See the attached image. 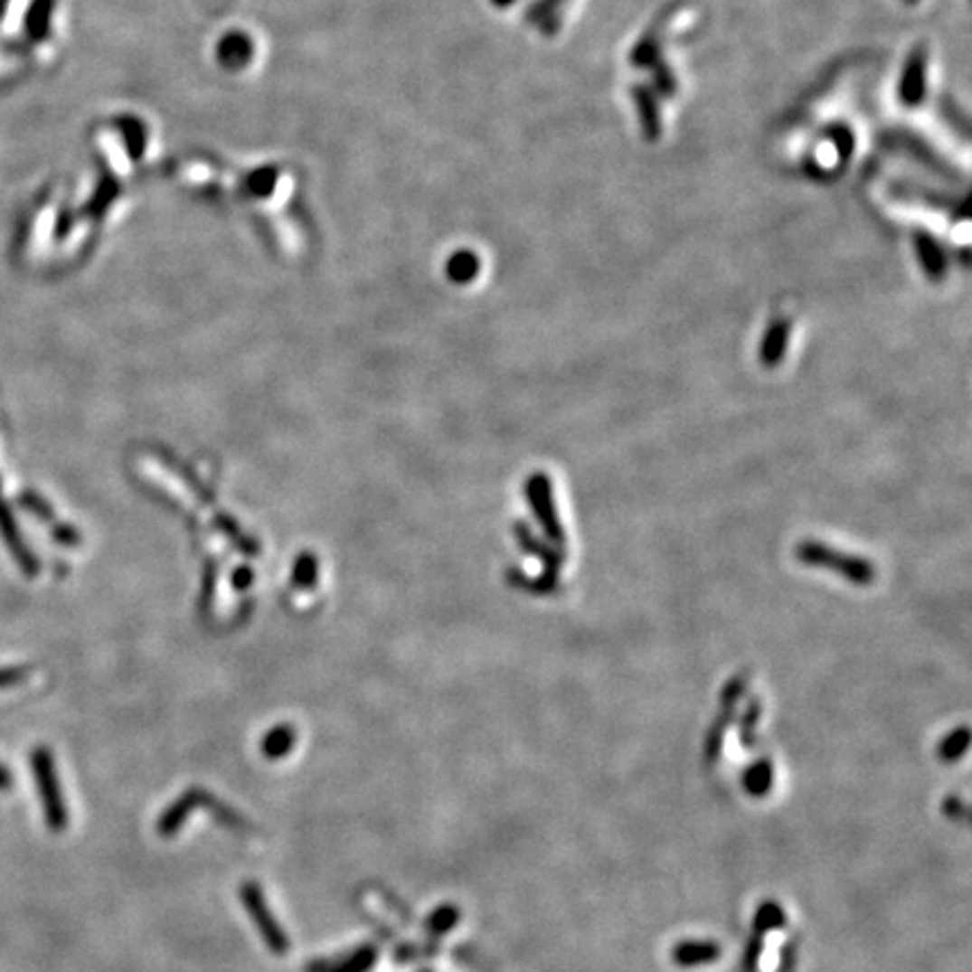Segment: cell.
<instances>
[{"instance_id": "cell-14", "label": "cell", "mask_w": 972, "mask_h": 972, "mask_svg": "<svg viewBox=\"0 0 972 972\" xmlns=\"http://www.w3.org/2000/svg\"><path fill=\"white\" fill-rule=\"evenodd\" d=\"M21 678H23V671H18V669H5V671H0V689H3V686H12V684H16V682L21 680Z\"/></svg>"}, {"instance_id": "cell-2", "label": "cell", "mask_w": 972, "mask_h": 972, "mask_svg": "<svg viewBox=\"0 0 972 972\" xmlns=\"http://www.w3.org/2000/svg\"><path fill=\"white\" fill-rule=\"evenodd\" d=\"M241 902H243V907H246L248 914H250V920L255 923V928L260 930L266 946H269L275 955H287V950L291 948V941H288L282 925L275 920V914L270 911L269 902H266V896L261 893V889L257 887L255 882H243Z\"/></svg>"}, {"instance_id": "cell-1", "label": "cell", "mask_w": 972, "mask_h": 972, "mask_svg": "<svg viewBox=\"0 0 972 972\" xmlns=\"http://www.w3.org/2000/svg\"><path fill=\"white\" fill-rule=\"evenodd\" d=\"M32 772H34V781L36 786H39L41 801H43L45 810V822H48L50 831H63L68 824L66 801H63L61 786H59L57 777V766H54V759L52 754H50V750L36 748L34 752H32Z\"/></svg>"}, {"instance_id": "cell-11", "label": "cell", "mask_w": 972, "mask_h": 972, "mask_svg": "<svg viewBox=\"0 0 972 972\" xmlns=\"http://www.w3.org/2000/svg\"><path fill=\"white\" fill-rule=\"evenodd\" d=\"M459 920V910L455 905H441L428 920V930L432 934H446L453 930Z\"/></svg>"}, {"instance_id": "cell-15", "label": "cell", "mask_w": 972, "mask_h": 972, "mask_svg": "<svg viewBox=\"0 0 972 972\" xmlns=\"http://www.w3.org/2000/svg\"><path fill=\"white\" fill-rule=\"evenodd\" d=\"M12 788V775L5 766H0V790H9Z\"/></svg>"}, {"instance_id": "cell-3", "label": "cell", "mask_w": 972, "mask_h": 972, "mask_svg": "<svg viewBox=\"0 0 972 972\" xmlns=\"http://www.w3.org/2000/svg\"><path fill=\"white\" fill-rule=\"evenodd\" d=\"M722 948L721 943L712 941V939H694V941H680L675 943L674 950H671V959L678 968H698V966L713 964V961L721 959Z\"/></svg>"}, {"instance_id": "cell-6", "label": "cell", "mask_w": 972, "mask_h": 972, "mask_svg": "<svg viewBox=\"0 0 972 972\" xmlns=\"http://www.w3.org/2000/svg\"><path fill=\"white\" fill-rule=\"evenodd\" d=\"M772 783H775V770H772V763L768 759L754 761L743 775V788L748 790L750 797H757V799L768 797V792L772 790Z\"/></svg>"}, {"instance_id": "cell-10", "label": "cell", "mask_w": 972, "mask_h": 972, "mask_svg": "<svg viewBox=\"0 0 972 972\" xmlns=\"http://www.w3.org/2000/svg\"><path fill=\"white\" fill-rule=\"evenodd\" d=\"M923 59L916 57L914 61L910 63V68H907L905 84H902V95H905L907 101H916L923 98Z\"/></svg>"}, {"instance_id": "cell-8", "label": "cell", "mask_w": 972, "mask_h": 972, "mask_svg": "<svg viewBox=\"0 0 972 972\" xmlns=\"http://www.w3.org/2000/svg\"><path fill=\"white\" fill-rule=\"evenodd\" d=\"M295 745V731L291 727H278L270 734H266L264 743H261V752L266 759H282L287 757Z\"/></svg>"}, {"instance_id": "cell-9", "label": "cell", "mask_w": 972, "mask_h": 972, "mask_svg": "<svg viewBox=\"0 0 972 972\" xmlns=\"http://www.w3.org/2000/svg\"><path fill=\"white\" fill-rule=\"evenodd\" d=\"M968 743H970L968 730L961 727V730L950 731V734L943 739V743L939 745V754H941V759L946 763H955V761H959L966 752H968Z\"/></svg>"}, {"instance_id": "cell-5", "label": "cell", "mask_w": 972, "mask_h": 972, "mask_svg": "<svg viewBox=\"0 0 972 972\" xmlns=\"http://www.w3.org/2000/svg\"><path fill=\"white\" fill-rule=\"evenodd\" d=\"M0 533H3L5 543H7V547L12 550V554L16 556L18 563L23 565V570H25L27 574H34V570H36L34 559L30 556L27 547L23 545L21 533H18L16 524H14V518H12V514H9L7 505H5L3 495H0Z\"/></svg>"}, {"instance_id": "cell-13", "label": "cell", "mask_w": 972, "mask_h": 972, "mask_svg": "<svg viewBox=\"0 0 972 972\" xmlns=\"http://www.w3.org/2000/svg\"><path fill=\"white\" fill-rule=\"evenodd\" d=\"M943 810H946V815L950 819H964L966 815H968V808H966V804L959 797H948L946 804H943Z\"/></svg>"}, {"instance_id": "cell-7", "label": "cell", "mask_w": 972, "mask_h": 972, "mask_svg": "<svg viewBox=\"0 0 972 972\" xmlns=\"http://www.w3.org/2000/svg\"><path fill=\"white\" fill-rule=\"evenodd\" d=\"M786 925V911L779 905L777 901H766L757 907L754 911V923H752V937L754 939H766L768 932H777Z\"/></svg>"}, {"instance_id": "cell-4", "label": "cell", "mask_w": 972, "mask_h": 972, "mask_svg": "<svg viewBox=\"0 0 972 972\" xmlns=\"http://www.w3.org/2000/svg\"><path fill=\"white\" fill-rule=\"evenodd\" d=\"M203 797L205 795H203L201 790H187L185 795L178 797V799L174 801L167 810H165L163 817L158 819V835L172 837L174 833H178V828L187 822L192 810L201 804Z\"/></svg>"}, {"instance_id": "cell-12", "label": "cell", "mask_w": 972, "mask_h": 972, "mask_svg": "<svg viewBox=\"0 0 972 972\" xmlns=\"http://www.w3.org/2000/svg\"><path fill=\"white\" fill-rule=\"evenodd\" d=\"M374 961H376V950L367 946V948H363V950L354 952L349 959H344L343 964L335 966L331 972H367L372 966H374Z\"/></svg>"}]
</instances>
